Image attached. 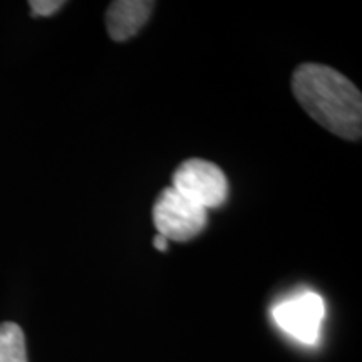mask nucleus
Listing matches in <instances>:
<instances>
[{"label":"nucleus","mask_w":362,"mask_h":362,"mask_svg":"<svg viewBox=\"0 0 362 362\" xmlns=\"http://www.w3.org/2000/svg\"><path fill=\"white\" fill-rule=\"evenodd\" d=\"M292 93L302 110L324 129L349 141L361 139V90L341 72L304 62L292 74Z\"/></svg>","instance_id":"f257e3e1"},{"label":"nucleus","mask_w":362,"mask_h":362,"mask_svg":"<svg viewBox=\"0 0 362 362\" xmlns=\"http://www.w3.org/2000/svg\"><path fill=\"white\" fill-rule=\"evenodd\" d=\"M153 223L158 235L168 242H188L206 228L208 211L168 187L156 197L153 205Z\"/></svg>","instance_id":"f03ea898"},{"label":"nucleus","mask_w":362,"mask_h":362,"mask_svg":"<svg viewBox=\"0 0 362 362\" xmlns=\"http://www.w3.org/2000/svg\"><path fill=\"white\" fill-rule=\"evenodd\" d=\"M171 188L206 211L220 208L228 197V181L223 171L215 163L202 158L181 163L173 173Z\"/></svg>","instance_id":"7ed1b4c3"},{"label":"nucleus","mask_w":362,"mask_h":362,"mask_svg":"<svg viewBox=\"0 0 362 362\" xmlns=\"http://www.w3.org/2000/svg\"><path fill=\"white\" fill-rule=\"evenodd\" d=\"M324 317V298L312 291L287 297L272 309V319L277 327L305 346H314L319 341Z\"/></svg>","instance_id":"20e7f679"},{"label":"nucleus","mask_w":362,"mask_h":362,"mask_svg":"<svg viewBox=\"0 0 362 362\" xmlns=\"http://www.w3.org/2000/svg\"><path fill=\"white\" fill-rule=\"evenodd\" d=\"M155 2L148 0H116L106 11L107 34L116 42L134 37L151 17Z\"/></svg>","instance_id":"39448f33"},{"label":"nucleus","mask_w":362,"mask_h":362,"mask_svg":"<svg viewBox=\"0 0 362 362\" xmlns=\"http://www.w3.org/2000/svg\"><path fill=\"white\" fill-rule=\"evenodd\" d=\"M0 362H27L24 332L13 322L0 324Z\"/></svg>","instance_id":"423d86ee"},{"label":"nucleus","mask_w":362,"mask_h":362,"mask_svg":"<svg viewBox=\"0 0 362 362\" xmlns=\"http://www.w3.org/2000/svg\"><path fill=\"white\" fill-rule=\"evenodd\" d=\"M29 6L34 16L49 17L64 6V2H59V0H33V2H29Z\"/></svg>","instance_id":"0eeeda50"},{"label":"nucleus","mask_w":362,"mask_h":362,"mask_svg":"<svg viewBox=\"0 0 362 362\" xmlns=\"http://www.w3.org/2000/svg\"><path fill=\"white\" fill-rule=\"evenodd\" d=\"M153 245H155L156 250L166 252L168 250V240H166L165 237H161V235H156L155 240H153Z\"/></svg>","instance_id":"6e6552de"}]
</instances>
